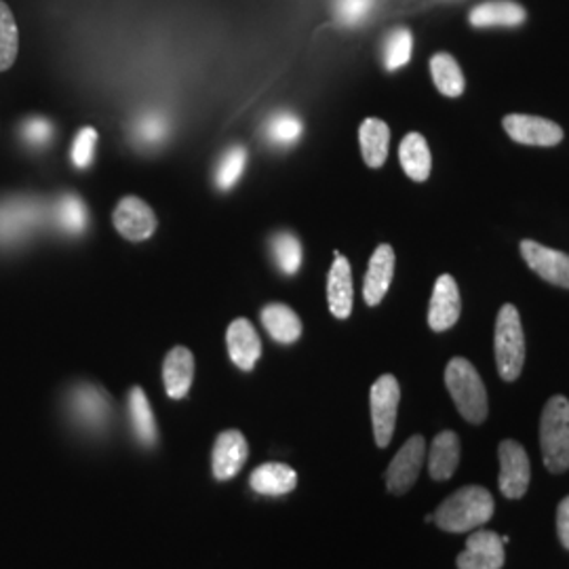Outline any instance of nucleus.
<instances>
[{"label": "nucleus", "mask_w": 569, "mask_h": 569, "mask_svg": "<svg viewBox=\"0 0 569 569\" xmlns=\"http://www.w3.org/2000/svg\"><path fill=\"white\" fill-rule=\"evenodd\" d=\"M493 515V498L488 489L468 486L458 489L446 498V502L435 510V523L443 531L467 533L486 526Z\"/></svg>", "instance_id": "obj_1"}, {"label": "nucleus", "mask_w": 569, "mask_h": 569, "mask_svg": "<svg viewBox=\"0 0 569 569\" xmlns=\"http://www.w3.org/2000/svg\"><path fill=\"white\" fill-rule=\"evenodd\" d=\"M460 439L453 430H443L435 437L428 451V472L435 481H448L460 465Z\"/></svg>", "instance_id": "obj_20"}, {"label": "nucleus", "mask_w": 569, "mask_h": 569, "mask_svg": "<svg viewBox=\"0 0 569 569\" xmlns=\"http://www.w3.org/2000/svg\"><path fill=\"white\" fill-rule=\"evenodd\" d=\"M359 142L367 167L378 169L387 163L388 143H390V129L380 119H366L359 127Z\"/></svg>", "instance_id": "obj_24"}, {"label": "nucleus", "mask_w": 569, "mask_h": 569, "mask_svg": "<svg viewBox=\"0 0 569 569\" xmlns=\"http://www.w3.org/2000/svg\"><path fill=\"white\" fill-rule=\"evenodd\" d=\"M399 161L413 182H427L432 167V157L428 150L427 140L422 133H407L399 146Z\"/></svg>", "instance_id": "obj_23"}, {"label": "nucleus", "mask_w": 569, "mask_h": 569, "mask_svg": "<svg viewBox=\"0 0 569 569\" xmlns=\"http://www.w3.org/2000/svg\"><path fill=\"white\" fill-rule=\"evenodd\" d=\"M226 345H228V355H230L232 363L243 371H251L262 357L260 336H258L256 327L251 326L247 319H234L228 326Z\"/></svg>", "instance_id": "obj_15"}, {"label": "nucleus", "mask_w": 569, "mask_h": 569, "mask_svg": "<svg viewBox=\"0 0 569 569\" xmlns=\"http://www.w3.org/2000/svg\"><path fill=\"white\" fill-rule=\"evenodd\" d=\"M20 53V30L11 9L0 0V72L9 70Z\"/></svg>", "instance_id": "obj_27"}, {"label": "nucleus", "mask_w": 569, "mask_h": 569, "mask_svg": "<svg viewBox=\"0 0 569 569\" xmlns=\"http://www.w3.org/2000/svg\"><path fill=\"white\" fill-rule=\"evenodd\" d=\"M164 129L167 127H164V121L161 117H150V119H143L142 127H140V136H142L143 142H161Z\"/></svg>", "instance_id": "obj_35"}, {"label": "nucleus", "mask_w": 569, "mask_h": 569, "mask_svg": "<svg viewBox=\"0 0 569 569\" xmlns=\"http://www.w3.org/2000/svg\"><path fill=\"white\" fill-rule=\"evenodd\" d=\"M371 422L378 448H387L395 435L397 411L401 401V388L395 376H380L371 387Z\"/></svg>", "instance_id": "obj_5"}, {"label": "nucleus", "mask_w": 569, "mask_h": 569, "mask_svg": "<svg viewBox=\"0 0 569 569\" xmlns=\"http://www.w3.org/2000/svg\"><path fill=\"white\" fill-rule=\"evenodd\" d=\"M333 256H336V262L331 266L329 277H327V302H329V310L336 319H348L352 312V302H355L352 270H350V262L340 251H336Z\"/></svg>", "instance_id": "obj_16"}, {"label": "nucleus", "mask_w": 569, "mask_h": 569, "mask_svg": "<svg viewBox=\"0 0 569 569\" xmlns=\"http://www.w3.org/2000/svg\"><path fill=\"white\" fill-rule=\"evenodd\" d=\"M302 121L293 112H279L266 124V136L272 143L291 146L298 142L302 136Z\"/></svg>", "instance_id": "obj_31"}, {"label": "nucleus", "mask_w": 569, "mask_h": 569, "mask_svg": "<svg viewBox=\"0 0 569 569\" xmlns=\"http://www.w3.org/2000/svg\"><path fill=\"white\" fill-rule=\"evenodd\" d=\"M96 143H98V131L93 127H82L79 136L74 138L72 146V163L79 169H87L93 163L96 157Z\"/></svg>", "instance_id": "obj_33"}, {"label": "nucleus", "mask_w": 569, "mask_h": 569, "mask_svg": "<svg viewBox=\"0 0 569 569\" xmlns=\"http://www.w3.org/2000/svg\"><path fill=\"white\" fill-rule=\"evenodd\" d=\"M425 458H427V441L422 435H413L388 465V491L395 496H401L413 488V483L420 477Z\"/></svg>", "instance_id": "obj_6"}, {"label": "nucleus", "mask_w": 569, "mask_h": 569, "mask_svg": "<svg viewBox=\"0 0 569 569\" xmlns=\"http://www.w3.org/2000/svg\"><path fill=\"white\" fill-rule=\"evenodd\" d=\"M395 277V249L390 244H378L367 268L363 298L367 306H378L388 293V287Z\"/></svg>", "instance_id": "obj_17"}, {"label": "nucleus", "mask_w": 569, "mask_h": 569, "mask_svg": "<svg viewBox=\"0 0 569 569\" xmlns=\"http://www.w3.org/2000/svg\"><path fill=\"white\" fill-rule=\"evenodd\" d=\"M262 326L270 333V338L279 345H296L302 336V321L300 317L284 305H268L260 312Z\"/></svg>", "instance_id": "obj_21"}, {"label": "nucleus", "mask_w": 569, "mask_h": 569, "mask_svg": "<svg viewBox=\"0 0 569 569\" xmlns=\"http://www.w3.org/2000/svg\"><path fill=\"white\" fill-rule=\"evenodd\" d=\"M251 489L262 496H284L298 486V472L287 465L268 462L256 468L249 477Z\"/></svg>", "instance_id": "obj_22"}, {"label": "nucleus", "mask_w": 569, "mask_h": 569, "mask_svg": "<svg viewBox=\"0 0 569 569\" xmlns=\"http://www.w3.org/2000/svg\"><path fill=\"white\" fill-rule=\"evenodd\" d=\"M521 256L547 283L569 289V256L536 241H521Z\"/></svg>", "instance_id": "obj_10"}, {"label": "nucleus", "mask_w": 569, "mask_h": 569, "mask_svg": "<svg viewBox=\"0 0 569 569\" xmlns=\"http://www.w3.org/2000/svg\"><path fill=\"white\" fill-rule=\"evenodd\" d=\"M462 312L460 289L451 274L439 277L432 289V298L428 306V326L432 331H448L458 323Z\"/></svg>", "instance_id": "obj_12"}, {"label": "nucleus", "mask_w": 569, "mask_h": 569, "mask_svg": "<svg viewBox=\"0 0 569 569\" xmlns=\"http://www.w3.org/2000/svg\"><path fill=\"white\" fill-rule=\"evenodd\" d=\"M505 129L515 142L523 146H557L563 140V129L557 122L531 114H509L505 119Z\"/></svg>", "instance_id": "obj_13"}, {"label": "nucleus", "mask_w": 569, "mask_h": 569, "mask_svg": "<svg viewBox=\"0 0 569 569\" xmlns=\"http://www.w3.org/2000/svg\"><path fill=\"white\" fill-rule=\"evenodd\" d=\"M70 413L79 427L89 432H102L110 422V399L102 388L82 385L72 390Z\"/></svg>", "instance_id": "obj_9"}, {"label": "nucleus", "mask_w": 569, "mask_h": 569, "mask_svg": "<svg viewBox=\"0 0 569 569\" xmlns=\"http://www.w3.org/2000/svg\"><path fill=\"white\" fill-rule=\"evenodd\" d=\"M112 222L122 239H127L131 243L148 241L157 232V226H159L152 207L131 194L122 197L119 204L114 207Z\"/></svg>", "instance_id": "obj_7"}, {"label": "nucleus", "mask_w": 569, "mask_h": 569, "mask_svg": "<svg viewBox=\"0 0 569 569\" xmlns=\"http://www.w3.org/2000/svg\"><path fill=\"white\" fill-rule=\"evenodd\" d=\"M446 387L462 413V418L470 425H481L488 418V390L475 366L456 357L446 367Z\"/></svg>", "instance_id": "obj_2"}, {"label": "nucleus", "mask_w": 569, "mask_h": 569, "mask_svg": "<svg viewBox=\"0 0 569 569\" xmlns=\"http://www.w3.org/2000/svg\"><path fill=\"white\" fill-rule=\"evenodd\" d=\"M249 446L247 439L239 430H224L213 446L211 453V468L218 481L232 479L247 462Z\"/></svg>", "instance_id": "obj_14"}, {"label": "nucleus", "mask_w": 569, "mask_h": 569, "mask_svg": "<svg viewBox=\"0 0 569 569\" xmlns=\"http://www.w3.org/2000/svg\"><path fill=\"white\" fill-rule=\"evenodd\" d=\"M23 133L32 143H44L49 140V136H51V124L42 121V119H37V121H30L26 124Z\"/></svg>", "instance_id": "obj_36"}, {"label": "nucleus", "mask_w": 569, "mask_h": 569, "mask_svg": "<svg viewBox=\"0 0 569 569\" xmlns=\"http://www.w3.org/2000/svg\"><path fill=\"white\" fill-rule=\"evenodd\" d=\"M505 545L496 531L481 529L468 536L467 549L458 555V569H502Z\"/></svg>", "instance_id": "obj_11"}, {"label": "nucleus", "mask_w": 569, "mask_h": 569, "mask_svg": "<svg viewBox=\"0 0 569 569\" xmlns=\"http://www.w3.org/2000/svg\"><path fill=\"white\" fill-rule=\"evenodd\" d=\"M557 531H559V540H561L563 549L569 550V496L561 500V505L557 509Z\"/></svg>", "instance_id": "obj_37"}, {"label": "nucleus", "mask_w": 569, "mask_h": 569, "mask_svg": "<svg viewBox=\"0 0 569 569\" xmlns=\"http://www.w3.org/2000/svg\"><path fill=\"white\" fill-rule=\"evenodd\" d=\"M60 222L70 232H82L89 222L87 207L79 197H63L60 201Z\"/></svg>", "instance_id": "obj_32"}, {"label": "nucleus", "mask_w": 569, "mask_h": 569, "mask_svg": "<svg viewBox=\"0 0 569 569\" xmlns=\"http://www.w3.org/2000/svg\"><path fill=\"white\" fill-rule=\"evenodd\" d=\"M413 37L407 28H395L385 41V66L388 72L403 68L411 60Z\"/></svg>", "instance_id": "obj_29"}, {"label": "nucleus", "mask_w": 569, "mask_h": 569, "mask_svg": "<svg viewBox=\"0 0 569 569\" xmlns=\"http://www.w3.org/2000/svg\"><path fill=\"white\" fill-rule=\"evenodd\" d=\"M244 167H247V148L232 146L216 169V186L220 190H230L234 183L241 180Z\"/></svg>", "instance_id": "obj_30"}, {"label": "nucleus", "mask_w": 569, "mask_h": 569, "mask_svg": "<svg viewBox=\"0 0 569 569\" xmlns=\"http://www.w3.org/2000/svg\"><path fill=\"white\" fill-rule=\"evenodd\" d=\"M498 458H500V491L509 500H519L526 496L531 479V467H529L528 451L521 443L507 439L498 448Z\"/></svg>", "instance_id": "obj_8"}, {"label": "nucleus", "mask_w": 569, "mask_h": 569, "mask_svg": "<svg viewBox=\"0 0 569 569\" xmlns=\"http://www.w3.org/2000/svg\"><path fill=\"white\" fill-rule=\"evenodd\" d=\"M493 352L498 373L505 382H515L526 363V336L519 310L512 305H505L496 319Z\"/></svg>", "instance_id": "obj_3"}, {"label": "nucleus", "mask_w": 569, "mask_h": 569, "mask_svg": "<svg viewBox=\"0 0 569 569\" xmlns=\"http://www.w3.org/2000/svg\"><path fill=\"white\" fill-rule=\"evenodd\" d=\"M272 253L283 274L287 277L298 274L302 266V243L293 232H277L272 237Z\"/></svg>", "instance_id": "obj_28"}, {"label": "nucleus", "mask_w": 569, "mask_h": 569, "mask_svg": "<svg viewBox=\"0 0 569 569\" xmlns=\"http://www.w3.org/2000/svg\"><path fill=\"white\" fill-rule=\"evenodd\" d=\"M373 0H338V18L345 23H359L371 9Z\"/></svg>", "instance_id": "obj_34"}, {"label": "nucleus", "mask_w": 569, "mask_h": 569, "mask_svg": "<svg viewBox=\"0 0 569 569\" xmlns=\"http://www.w3.org/2000/svg\"><path fill=\"white\" fill-rule=\"evenodd\" d=\"M528 18L526 9L512 0H489L477 4L468 20L475 28H515Z\"/></svg>", "instance_id": "obj_19"}, {"label": "nucleus", "mask_w": 569, "mask_h": 569, "mask_svg": "<svg viewBox=\"0 0 569 569\" xmlns=\"http://www.w3.org/2000/svg\"><path fill=\"white\" fill-rule=\"evenodd\" d=\"M127 407H129L131 427H133V432H136L138 441H140L142 446H146V448L157 446L159 430H157L152 407H150V401H148V397H146V392H143L142 388H131L129 399H127Z\"/></svg>", "instance_id": "obj_25"}, {"label": "nucleus", "mask_w": 569, "mask_h": 569, "mask_svg": "<svg viewBox=\"0 0 569 569\" xmlns=\"http://www.w3.org/2000/svg\"><path fill=\"white\" fill-rule=\"evenodd\" d=\"M194 380V357L186 346H176L167 352L163 363L164 390L169 399L180 401L192 387Z\"/></svg>", "instance_id": "obj_18"}, {"label": "nucleus", "mask_w": 569, "mask_h": 569, "mask_svg": "<svg viewBox=\"0 0 569 569\" xmlns=\"http://www.w3.org/2000/svg\"><path fill=\"white\" fill-rule=\"evenodd\" d=\"M430 74H432V82L446 98H460L465 93V87H467L465 74L458 61L453 60L449 53L432 56Z\"/></svg>", "instance_id": "obj_26"}, {"label": "nucleus", "mask_w": 569, "mask_h": 569, "mask_svg": "<svg viewBox=\"0 0 569 569\" xmlns=\"http://www.w3.org/2000/svg\"><path fill=\"white\" fill-rule=\"evenodd\" d=\"M540 446L550 472L569 468V401L563 395L550 397L540 420Z\"/></svg>", "instance_id": "obj_4"}]
</instances>
